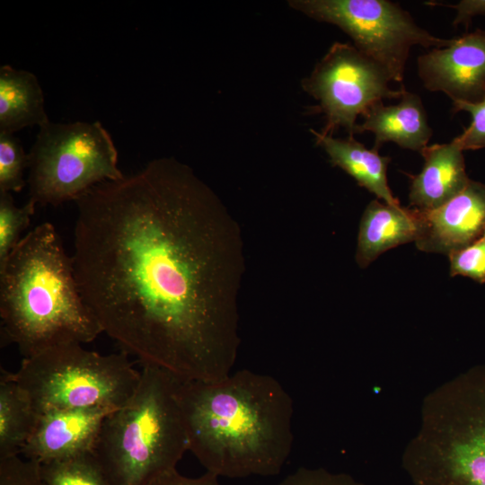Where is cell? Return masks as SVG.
<instances>
[{"instance_id": "6da1fadb", "label": "cell", "mask_w": 485, "mask_h": 485, "mask_svg": "<svg viewBox=\"0 0 485 485\" xmlns=\"http://www.w3.org/2000/svg\"><path fill=\"white\" fill-rule=\"evenodd\" d=\"M75 202L74 273L102 332L180 379L228 376L241 342L244 242L216 192L163 157Z\"/></svg>"}, {"instance_id": "7a4b0ae2", "label": "cell", "mask_w": 485, "mask_h": 485, "mask_svg": "<svg viewBox=\"0 0 485 485\" xmlns=\"http://www.w3.org/2000/svg\"><path fill=\"white\" fill-rule=\"evenodd\" d=\"M189 450L218 477L273 476L293 446V401L274 377L247 369L215 382L176 379Z\"/></svg>"}, {"instance_id": "3957f363", "label": "cell", "mask_w": 485, "mask_h": 485, "mask_svg": "<svg viewBox=\"0 0 485 485\" xmlns=\"http://www.w3.org/2000/svg\"><path fill=\"white\" fill-rule=\"evenodd\" d=\"M1 344L23 357L66 343H88L101 327L85 304L72 256L44 222L22 237L0 267Z\"/></svg>"}, {"instance_id": "277c9868", "label": "cell", "mask_w": 485, "mask_h": 485, "mask_svg": "<svg viewBox=\"0 0 485 485\" xmlns=\"http://www.w3.org/2000/svg\"><path fill=\"white\" fill-rule=\"evenodd\" d=\"M401 466L413 485H485V365L424 397Z\"/></svg>"}, {"instance_id": "5b68a950", "label": "cell", "mask_w": 485, "mask_h": 485, "mask_svg": "<svg viewBox=\"0 0 485 485\" xmlns=\"http://www.w3.org/2000/svg\"><path fill=\"white\" fill-rule=\"evenodd\" d=\"M140 373L131 398L105 418L93 449L112 485H149L176 469L190 446L177 377L151 365Z\"/></svg>"}, {"instance_id": "8992f818", "label": "cell", "mask_w": 485, "mask_h": 485, "mask_svg": "<svg viewBox=\"0 0 485 485\" xmlns=\"http://www.w3.org/2000/svg\"><path fill=\"white\" fill-rule=\"evenodd\" d=\"M140 375L126 352L101 355L79 343L23 357L18 371L11 373L39 416L71 409L117 410L131 398Z\"/></svg>"}, {"instance_id": "52a82bcc", "label": "cell", "mask_w": 485, "mask_h": 485, "mask_svg": "<svg viewBox=\"0 0 485 485\" xmlns=\"http://www.w3.org/2000/svg\"><path fill=\"white\" fill-rule=\"evenodd\" d=\"M28 159L30 199L40 206L75 201L97 184L124 176L114 142L99 121H48Z\"/></svg>"}, {"instance_id": "ba28073f", "label": "cell", "mask_w": 485, "mask_h": 485, "mask_svg": "<svg viewBox=\"0 0 485 485\" xmlns=\"http://www.w3.org/2000/svg\"><path fill=\"white\" fill-rule=\"evenodd\" d=\"M289 5L319 22L334 24L354 46L378 64L391 81L401 83L410 48H443L452 39L435 37L399 4L387 0H293Z\"/></svg>"}, {"instance_id": "9c48e42d", "label": "cell", "mask_w": 485, "mask_h": 485, "mask_svg": "<svg viewBox=\"0 0 485 485\" xmlns=\"http://www.w3.org/2000/svg\"><path fill=\"white\" fill-rule=\"evenodd\" d=\"M390 82L384 69L354 45L334 42L302 85L325 116L321 133L333 136L343 128L353 137L359 115L384 99H401L406 91L392 89Z\"/></svg>"}, {"instance_id": "30bf717a", "label": "cell", "mask_w": 485, "mask_h": 485, "mask_svg": "<svg viewBox=\"0 0 485 485\" xmlns=\"http://www.w3.org/2000/svg\"><path fill=\"white\" fill-rule=\"evenodd\" d=\"M418 75L428 91L453 101L478 102L485 96V31L477 30L419 57Z\"/></svg>"}, {"instance_id": "8fae6325", "label": "cell", "mask_w": 485, "mask_h": 485, "mask_svg": "<svg viewBox=\"0 0 485 485\" xmlns=\"http://www.w3.org/2000/svg\"><path fill=\"white\" fill-rule=\"evenodd\" d=\"M113 410L94 407L41 414L21 454L45 463L92 452L105 418Z\"/></svg>"}, {"instance_id": "7c38bea8", "label": "cell", "mask_w": 485, "mask_h": 485, "mask_svg": "<svg viewBox=\"0 0 485 485\" xmlns=\"http://www.w3.org/2000/svg\"><path fill=\"white\" fill-rule=\"evenodd\" d=\"M421 213L423 231L415 242L417 248L448 256L485 233V184L470 180L463 190L445 204Z\"/></svg>"}, {"instance_id": "4fadbf2b", "label": "cell", "mask_w": 485, "mask_h": 485, "mask_svg": "<svg viewBox=\"0 0 485 485\" xmlns=\"http://www.w3.org/2000/svg\"><path fill=\"white\" fill-rule=\"evenodd\" d=\"M421 211L389 205L377 199L366 207L359 224L356 260L366 268L384 251L417 242L423 231Z\"/></svg>"}, {"instance_id": "5bb4252c", "label": "cell", "mask_w": 485, "mask_h": 485, "mask_svg": "<svg viewBox=\"0 0 485 485\" xmlns=\"http://www.w3.org/2000/svg\"><path fill=\"white\" fill-rule=\"evenodd\" d=\"M463 150L453 140L434 144L421 152V172L411 178L410 205L420 211H431L445 204L467 186Z\"/></svg>"}, {"instance_id": "9a60e30c", "label": "cell", "mask_w": 485, "mask_h": 485, "mask_svg": "<svg viewBox=\"0 0 485 485\" xmlns=\"http://www.w3.org/2000/svg\"><path fill=\"white\" fill-rule=\"evenodd\" d=\"M363 118L364 121L357 125L355 133L372 132L374 147L377 149L384 143L392 142L401 148L420 153L428 146L432 136L420 97L407 91L397 104L384 105L383 101L375 102Z\"/></svg>"}, {"instance_id": "2e32d148", "label": "cell", "mask_w": 485, "mask_h": 485, "mask_svg": "<svg viewBox=\"0 0 485 485\" xmlns=\"http://www.w3.org/2000/svg\"><path fill=\"white\" fill-rule=\"evenodd\" d=\"M316 143L328 154L332 165L340 167L384 203L400 206L387 180L391 158L379 154L377 148H366L354 137L338 138L312 130Z\"/></svg>"}, {"instance_id": "e0dca14e", "label": "cell", "mask_w": 485, "mask_h": 485, "mask_svg": "<svg viewBox=\"0 0 485 485\" xmlns=\"http://www.w3.org/2000/svg\"><path fill=\"white\" fill-rule=\"evenodd\" d=\"M49 121L41 86L30 71L0 67V133L14 132Z\"/></svg>"}, {"instance_id": "ac0fdd59", "label": "cell", "mask_w": 485, "mask_h": 485, "mask_svg": "<svg viewBox=\"0 0 485 485\" xmlns=\"http://www.w3.org/2000/svg\"><path fill=\"white\" fill-rule=\"evenodd\" d=\"M39 417L11 373L1 368L0 460L22 454Z\"/></svg>"}, {"instance_id": "d6986e66", "label": "cell", "mask_w": 485, "mask_h": 485, "mask_svg": "<svg viewBox=\"0 0 485 485\" xmlns=\"http://www.w3.org/2000/svg\"><path fill=\"white\" fill-rule=\"evenodd\" d=\"M40 471L47 485H112L93 451L40 463Z\"/></svg>"}, {"instance_id": "ffe728a7", "label": "cell", "mask_w": 485, "mask_h": 485, "mask_svg": "<svg viewBox=\"0 0 485 485\" xmlns=\"http://www.w3.org/2000/svg\"><path fill=\"white\" fill-rule=\"evenodd\" d=\"M31 199L17 207L12 193L0 191V267L22 239V233L29 226L35 212Z\"/></svg>"}, {"instance_id": "44dd1931", "label": "cell", "mask_w": 485, "mask_h": 485, "mask_svg": "<svg viewBox=\"0 0 485 485\" xmlns=\"http://www.w3.org/2000/svg\"><path fill=\"white\" fill-rule=\"evenodd\" d=\"M28 163V154L19 139L13 134L0 133V191L12 193L23 189Z\"/></svg>"}, {"instance_id": "7402d4cb", "label": "cell", "mask_w": 485, "mask_h": 485, "mask_svg": "<svg viewBox=\"0 0 485 485\" xmlns=\"http://www.w3.org/2000/svg\"><path fill=\"white\" fill-rule=\"evenodd\" d=\"M448 257L451 277L463 276L485 283V233L469 246Z\"/></svg>"}, {"instance_id": "603a6c76", "label": "cell", "mask_w": 485, "mask_h": 485, "mask_svg": "<svg viewBox=\"0 0 485 485\" xmlns=\"http://www.w3.org/2000/svg\"><path fill=\"white\" fill-rule=\"evenodd\" d=\"M453 112L467 111L472 122L454 141L463 150H477L485 147V96L478 102L453 101Z\"/></svg>"}, {"instance_id": "cb8c5ba5", "label": "cell", "mask_w": 485, "mask_h": 485, "mask_svg": "<svg viewBox=\"0 0 485 485\" xmlns=\"http://www.w3.org/2000/svg\"><path fill=\"white\" fill-rule=\"evenodd\" d=\"M0 485H47L40 463L20 455L0 460Z\"/></svg>"}, {"instance_id": "d4e9b609", "label": "cell", "mask_w": 485, "mask_h": 485, "mask_svg": "<svg viewBox=\"0 0 485 485\" xmlns=\"http://www.w3.org/2000/svg\"><path fill=\"white\" fill-rule=\"evenodd\" d=\"M277 485H366L344 472H331L324 468H299Z\"/></svg>"}, {"instance_id": "484cf974", "label": "cell", "mask_w": 485, "mask_h": 485, "mask_svg": "<svg viewBox=\"0 0 485 485\" xmlns=\"http://www.w3.org/2000/svg\"><path fill=\"white\" fill-rule=\"evenodd\" d=\"M149 485H221L218 481V476L207 472L205 474L197 478H189L178 472L176 469L171 470L154 481Z\"/></svg>"}, {"instance_id": "4316f807", "label": "cell", "mask_w": 485, "mask_h": 485, "mask_svg": "<svg viewBox=\"0 0 485 485\" xmlns=\"http://www.w3.org/2000/svg\"><path fill=\"white\" fill-rule=\"evenodd\" d=\"M447 6L456 10V15L453 22L454 26L460 23L468 26L473 16L485 15V0H463L456 4Z\"/></svg>"}]
</instances>
